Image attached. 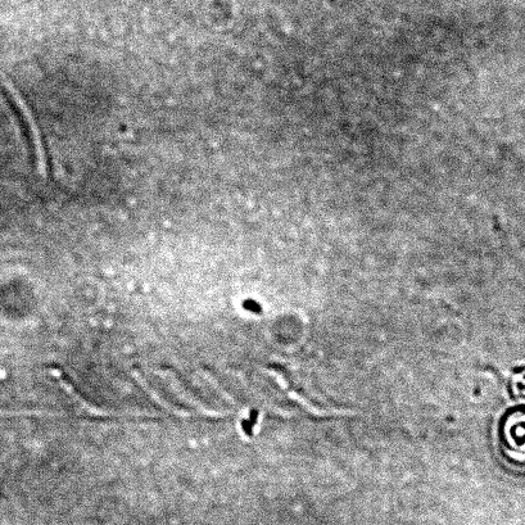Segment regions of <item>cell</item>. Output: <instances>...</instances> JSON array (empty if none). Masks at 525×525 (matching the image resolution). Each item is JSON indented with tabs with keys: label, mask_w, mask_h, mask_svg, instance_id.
<instances>
[{
	"label": "cell",
	"mask_w": 525,
	"mask_h": 525,
	"mask_svg": "<svg viewBox=\"0 0 525 525\" xmlns=\"http://www.w3.org/2000/svg\"><path fill=\"white\" fill-rule=\"evenodd\" d=\"M133 377L137 379V382L140 384V387L146 389L148 395L151 396L153 400L157 402L158 405L164 407L165 410L170 411L171 414L179 416V418H189V416H192V414L188 413V411L180 410L178 409V407L170 405L169 402L162 400V398L158 396L157 393L153 391L151 387L148 386L146 379H144L142 375L139 374V371L134 370Z\"/></svg>",
	"instance_id": "cell-4"
},
{
	"label": "cell",
	"mask_w": 525,
	"mask_h": 525,
	"mask_svg": "<svg viewBox=\"0 0 525 525\" xmlns=\"http://www.w3.org/2000/svg\"><path fill=\"white\" fill-rule=\"evenodd\" d=\"M157 374H160L161 377H166L170 380V383L173 384L174 388H176V391H178L179 395L184 398V400H188L190 404L193 406H196L199 411L203 415L210 416V418H224V416L230 415V413H223V411H215L207 409V407L203 406L202 404H199L198 401L193 400V398H190L187 392H184V389L181 388L178 379L174 377V374L171 373L169 370L164 371H156Z\"/></svg>",
	"instance_id": "cell-3"
},
{
	"label": "cell",
	"mask_w": 525,
	"mask_h": 525,
	"mask_svg": "<svg viewBox=\"0 0 525 525\" xmlns=\"http://www.w3.org/2000/svg\"><path fill=\"white\" fill-rule=\"evenodd\" d=\"M49 374L52 375V377L56 378L58 380V383H60V386L65 389L69 395L74 398L78 404L83 407L85 411H88L90 415L94 416H152V414L147 413H113V411H106L97 409V407H94L92 405H89L87 400H84L83 397L79 395L78 392H76V389L72 387V384L69 382V380L66 379L65 374H63V371L58 369H49Z\"/></svg>",
	"instance_id": "cell-2"
},
{
	"label": "cell",
	"mask_w": 525,
	"mask_h": 525,
	"mask_svg": "<svg viewBox=\"0 0 525 525\" xmlns=\"http://www.w3.org/2000/svg\"><path fill=\"white\" fill-rule=\"evenodd\" d=\"M0 95H2L4 102L7 103L9 110H12L22 133H24L36 170L39 171V174L47 175V152H45L42 134H40L38 125H36L33 113L27 107L24 98L21 97L18 90L2 78H0Z\"/></svg>",
	"instance_id": "cell-1"
}]
</instances>
